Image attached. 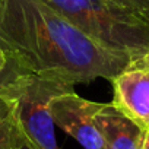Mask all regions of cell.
Returning a JSON list of instances; mask_svg holds the SVG:
<instances>
[{"label":"cell","mask_w":149,"mask_h":149,"mask_svg":"<svg viewBox=\"0 0 149 149\" xmlns=\"http://www.w3.org/2000/svg\"><path fill=\"white\" fill-rule=\"evenodd\" d=\"M0 48L15 72L73 86L111 81L132 60L101 45L42 0H0Z\"/></svg>","instance_id":"1"},{"label":"cell","mask_w":149,"mask_h":149,"mask_svg":"<svg viewBox=\"0 0 149 149\" xmlns=\"http://www.w3.org/2000/svg\"><path fill=\"white\" fill-rule=\"evenodd\" d=\"M105 48L134 58L149 53V22L108 0H42Z\"/></svg>","instance_id":"2"},{"label":"cell","mask_w":149,"mask_h":149,"mask_svg":"<svg viewBox=\"0 0 149 149\" xmlns=\"http://www.w3.org/2000/svg\"><path fill=\"white\" fill-rule=\"evenodd\" d=\"M73 91L70 84L21 72L0 84V97L9 102L24 142L31 149H60L50 105L56 97Z\"/></svg>","instance_id":"3"},{"label":"cell","mask_w":149,"mask_h":149,"mask_svg":"<svg viewBox=\"0 0 149 149\" xmlns=\"http://www.w3.org/2000/svg\"><path fill=\"white\" fill-rule=\"evenodd\" d=\"M113 105L143 132H149V53L132 58L111 81Z\"/></svg>","instance_id":"4"},{"label":"cell","mask_w":149,"mask_h":149,"mask_svg":"<svg viewBox=\"0 0 149 149\" xmlns=\"http://www.w3.org/2000/svg\"><path fill=\"white\" fill-rule=\"evenodd\" d=\"M102 104L67 92L51 101L50 111L54 126L72 136L84 149H105L104 137L95 121Z\"/></svg>","instance_id":"5"},{"label":"cell","mask_w":149,"mask_h":149,"mask_svg":"<svg viewBox=\"0 0 149 149\" xmlns=\"http://www.w3.org/2000/svg\"><path fill=\"white\" fill-rule=\"evenodd\" d=\"M105 149H142L145 133L113 104H102L95 116Z\"/></svg>","instance_id":"6"},{"label":"cell","mask_w":149,"mask_h":149,"mask_svg":"<svg viewBox=\"0 0 149 149\" xmlns=\"http://www.w3.org/2000/svg\"><path fill=\"white\" fill-rule=\"evenodd\" d=\"M24 143L13 111L6 100L0 97V149H16Z\"/></svg>","instance_id":"7"},{"label":"cell","mask_w":149,"mask_h":149,"mask_svg":"<svg viewBox=\"0 0 149 149\" xmlns=\"http://www.w3.org/2000/svg\"><path fill=\"white\" fill-rule=\"evenodd\" d=\"M108 2L149 22V0H108Z\"/></svg>","instance_id":"8"},{"label":"cell","mask_w":149,"mask_h":149,"mask_svg":"<svg viewBox=\"0 0 149 149\" xmlns=\"http://www.w3.org/2000/svg\"><path fill=\"white\" fill-rule=\"evenodd\" d=\"M6 64H8V57H6L5 51H3L2 48H0V76H2V73H3V70H5Z\"/></svg>","instance_id":"9"},{"label":"cell","mask_w":149,"mask_h":149,"mask_svg":"<svg viewBox=\"0 0 149 149\" xmlns=\"http://www.w3.org/2000/svg\"><path fill=\"white\" fill-rule=\"evenodd\" d=\"M142 149H149V132L145 133V137H143V145H142Z\"/></svg>","instance_id":"10"},{"label":"cell","mask_w":149,"mask_h":149,"mask_svg":"<svg viewBox=\"0 0 149 149\" xmlns=\"http://www.w3.org/2000/svg\"><path fill=\"white\" fill-rule=\"evenodd\" d=\"M16 149H31V148H29V146H28V145H26V143L24 142V143H22V145H21L19 148H16Z\"/></svg>","instance_id":"11"}]
</instances>
